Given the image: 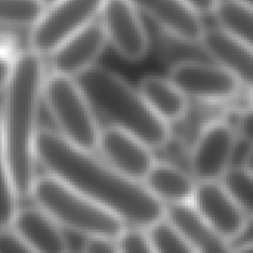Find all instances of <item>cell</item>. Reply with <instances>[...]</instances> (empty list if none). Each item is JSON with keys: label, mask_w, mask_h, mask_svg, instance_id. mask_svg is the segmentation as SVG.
Wrapping results in <instances>:
<instances>
[{"label": "cell", "mask_w": 253, "mask_h": 253, "mask_svg": "<svg viewBox=\"0 0 253 253\" xmlns=\"http://www.w3.org/2000/svg\"><path fill=\"white\" fill-rule=\"evenodd\" d=\"M42 101L64 139L83 150L96 151L101 133L98 117L74 77L58 73L44 76Z\"/></svg>", "instance_id": "obj_5"}, {"label": "cell", "mask_w": 253, "mask_h": 253, "mask_svg": "<svg viewBox=\"0 0 253 253\" xmlns=\"http://www.w3.org/2000/svg\"><path fill=\"white\" fill-rule=\"evenodd\" d=\"M197 43L215 64L236 76L243 86H252V44L221 30L219 27H205Z\"/></svg>", "instance_id": "obj_13"}, {"label": "cell", "mask_w": 253, "mask_h": 253, "mask_svg": "<svg viewBox=\"0 0 253 253\" xmlns=\"http://www.w3.org/2000/svg\"><path fill=\"white\" fill-rule=\"evenodd\" d=\"M99 18L107 43L120 56L129 61H139L148 53V33L141 13L129 0H105Z\"/></svg>", "instance_id": "obj_8"}, {"label": "cell", "mask_w": 253, "mask_h": 253, "mask_svg": "<svg viewBox=\"0 0 253 253\" xmlns=\"http://www.w3.org/2000/svg\"><path fill=\"white\" fill-rule=\"evenodd\" d=\"M237 135L227 122H212L199 133L190 156L196 181H218L231 165Z\"/></svg>", "instance_id": "obj_10"}, {"label": "cell", "mask_w": 253, "mask_h": 253, "mask_svg": "<svg viewBox=\"0 0 253 253\" xmlns=\"http://www.w3.org/2000/svg\"><path fill=\"white\" fill-rule=\"evenodd\" d=\"M142 184L153 197L165 206H169L191 202L197 181L191 173L172 163L154 162Z\"/></svg>", "instance_id": "obj_17"}, {"label": "cell", "mask_w": 253, "mask_h": 253, "mask_svg": "<svg viewBox=\"0 0 253 253\" xmlns=\"http://www.w3.org/2000/svg\"><path fill=\"white\" fill-rule=\"evenodd\" d=\"M187 6H190L193 10H196L199 15L203 13H212L218 0H182Z\"/></svg>", "instance_id": "obj_29"}, {"label": "cell", "mask_w": 253, "mask_h": 253, "mask_svg": "<svg viewBox=\"0 0 253 253\" xmlns=\"http://www.w3.org/2000/svg\"><path fill=\"white\" fill-rule=\"evenodd\" d=\"M139 13H145L176 40L197 43L205 25L202 15L182 0H129Z\"/></svg>", "instance_id": "obj_14"}, {"label": "cell", "mask_w": 253, "mask_h": 253, "mask_svg": "<svg viewBox=\"0 0 253 253\" xmlns=\"http://www.w3.org/2000/svg\"><path fill=\"white\" fill-rule=\"evenodd\" d=\"M151 252L159 253H193L190 245L184 240L176 227L162 216L145 227Z\"/></svg>", "instance_id": "obj_20"}, {"label": "cell", "mask_w": 253, "mask_h": 253, "mask_svg": "<svg viewBox=\"0 0 253 253\" xmlns=\"http://www.w3.org/2000/svg\"><path fill=\"white\" fill-rule=\"evenodd\" d=\"M245 1H249V3H252V0H245Z\"/></svg>", "instance_id": "obj_31"}, {"label": "cell", "mask_w": 253, "mask_h": 253, "mask_svg": "<svg viewBox=\"0 0 253 253\" xmlns=\"http://www.w3.org/2000/svg\"><path fill=\"white\" fill-rule=\"evenodd\" d=\"M193 206L227 243L251 225V216L219 181H197Z\"/></svg>", "instance_id": "obj_9"}, {"label": "cell", "mask_w": 253, "mask_h": 253, "mask_svg": "<svg viewBox=\"0 0 253 253\" xmlns=\"http://www.w3.org/2000/svg\"><path fill=\"white\" fill-rule=\"evenodd\" d=\"M44 76L43 56L31 49L19 50L3 90L0 130L18 200L30 197L37 176L36 141Z\"/></svg>", "instance_id": "obj_2"}, {"label": "cell", "mask_w": 253, "mask_h": 253, "mask_svg": "<svg viewBox=\"0 0 253 253\" xmlns=\"http://www.w3.org/2000/svg\"><path fill=\"white\" fill-rule=\"evenodd\" d=\"M107 46V37L99 19H95L67 37L50 53L52 73L76 77L96 64Z\"/></svg>", "instance_id": "obj_11"}, {"label": "cell", "mask_w": 253, "mask_h": 253, "mask_svg": "<svg viewBox=\"0 0 253 253\" xmlns=\"http://www.w3.org/2000/svg\"><path fill=\"white\" fill-rule=\"evenodd\" d=\"M105 0H58L44 6L30 28V49L44 56L67 37L98 19Z\"/></svg>", "instance_id": "obj_6"}, {"label": "cell", "mask_w": 253, "mask_h": 253, "mask_svg": "<svg viewBox=\"0 0 253 253\" xmlns=\"http://www.w3.org/2000/svg\"><path fill=\"white\" fill-rule=\"evenodd\" d=\"M36 157L46 173L113 212L126 225L148 227L165 216V205L153 197L142 182L127 178L104 159H98L93 151L68 142L56 130H39Z\"/></svg>", "instance_id": "obj_1"}, {"label": "cell", "mask_w": 253, "mask_h": 253, "mask_svg": "<svg viewBox=\"0 0 253 253\" xmlns=\"http://www.w3.org/2000/svg\"><path fill=\"white\" fill-rule=\"evenodd\" d=\"M0 253H31L21 236L10 227H0Z\"/></svg>", "instance_id": "obj_25"}, {"label": "cell", "mask_w": 253, "mask_h": 253, "mask_svg": "<svg viewBox=\"0 0 253 253\" xmlns=\"http://www.w3.org/2000/svg\"><path fill=\"white\" fill-rule=\"evenodd\" d=\"M18 52V37L10 31V28L0 27V55L15 56Z\"/></svg>", "instance_id": "obj_27"}, {"label": "cell", "mask_w": 253, "mask_h": 253, "mask_svg": "<svg viewBox=\"0 0 253 253\" xmlns=\"http://www.w3.org/2000/svg\"><path fill=\"white\" fill-rule=\"evenodd\" d=\"M116 249L123 253H151L145 227L126 225L116 237Z\"/></svg>", "instance_id": "obj_24"}, {"label": "cell", "mask_w": 253, "mask_h": 253, "mask_svg": "<svg viewBox=\"0 0 253 253\" xmlns=\"http://www.w3.org/2000/svg\"><path fill=\"white\" fill-rule=\"evenodd\" d=\"M13 58L15 56H7V55H0V92L4 90L10 74L13 68Z\"/></svg>", "instance_id": "obj_28"}, {"label": "cell", "mask_w": 253, "mask_h": 253, "mask_svg": "<svg viewBox=\"0 0 253 253\" xmlns=\"http://www.w3.org/2000/svg\"><path fill=\"white\" fill-rule=\"evenodd\" d=\"M96 150L108 165L139 182L156 162L153 150L144 141L114 126L101 129Z\"/></svg>", "instance_id": "obj_12"}, {"label": "cell", "mask_w": 253, "mask_h": 253, "mask_svg": "<svg viewBox=\"0 0 253 253\" xmlns=\"http://www.w3.org/2000/svg\"><path fill=\"white\" fill-rule=\"evenodd\" d=\"M40 1L43 3V6H49V4H52V3H55L58 0H40Z\"/></svg>", "instance_id": "obj_30"}, {"label": "cell", "mask_w": 253, "mask_h": 253, "mask_svg": "<svg viewBox=\"0 0 253 253\" xmlns=\"http://www.w3.org/2000/svg\"><path fill=\"white\" fill-rule=\"evenodd\" d=\"M10 227L21 236L31 253H62L70 249L62 227L37 205L18 208Z\"/></svg>", "instance_id": "obj_15"}, {"label": "cell", "mask_w": 253, "mask_h": 253, "mask_svg": "<svg viewBox=\"0 0 253 253\" xmlns=\"http://www.w3.org/2000/svg\"><path fill=\"white\" fill-rule=\"evenodd\" d=\"M169 79L188 99L205 102L230 99L240 92V87H248L215 62L181 61L170 68Z\"/></svg>", "instance_id": "obj_7"}, {"label": "cell", "mask_w": 253, "mask_h": 253, "mask_svg": "<svg viewBox=\"0 0 253 253\" xmlns=\"http://www.w3.org/2000/svg\"><path fill=\"white\" fill-rule=\"evenodd\" d=\"M212 13L215 15L221 30L252 44V3L245 0H218Z\"/></svg>", "instance_id": "obj_19"}, {"label": "cell", "mask_w": 253, "mask_h": 253, "mask_svg": "<svg viewBox=\"0 0 253 253\" xmlns=\"http://www.w3.org/2000/svg\"><path fill=\"white\" fill-rule=\"evenodd\" d=\"M225 191L249 213L252 215L253 178L252 169L245 166H228L218 179Z\"/></svg>", "instance_id": "obj_22"}, {"label": "cell", "mask_w": 253, "mask_h": 253, "mask_svg": "<svg viewBox=\"0 0 253 253\" xmlns=\"http://www.w3.org/2000/svg\"><path fill=\"white\" fill-rule=\"evenodd\" d=\"M18 209V196L13 188L7 156L0 130V227L10 225V221Z\"/></svg>", "instance_id": "obj_23"}, {"label": "cell", "mask_w": 253, "mask_h": 253, "mask_svg": "<svg viewBox=\"0 0 253 253\" xmlns=\"http://www.w3.org/2000/svg\"><path fill=\"white\" fill-rule=\"evenodd\" d=\"M150 108L169 126L181 120L188 110V98L169 77L147 76L138 86Z\"/></svg>", "instance_id": "obj_18"}, {"label": "cell", "mask_w": 253, "mask_h": 253, "mask_svg": "<svg viewBox=\"0 0 253 253\" xmlns=\"http://www.w3.org/2000/svg\"><path fill=\"white\" fill-rule=\"evenodd\" d=\"M74 79L96 117L105 119L108 126L139 138L151 150L162 148L169 142L170 126L150 108L139 89L117 73L95 64Z\"/></svg>", "instance_id": "obj_3"}, {"label": "cell", "mask_w": 253, "mask_h": 253, "mask_svg": "<svg viewBox=\"0 0 253 253\" xmlns=\"http://www.w3.org/2000/svg\"><path fill=\"white\" fill-rule=\"evenodd\" d=\"M43 9L40 0H0V27L31 28Z\"/></svg>", "instance_id": "obj_21"}, {"label": "cell", "mask_w": 253, "mask_h": 253, "mask_svg": "<svg viewBox=\"0 0 253 253\" xmlns=\"http://www.w3.org/2000/svg\"><path fill=\"white\" fill-rule=\"evenodd\" d=\"M30 199L62 228L83 237L99 236L116 240L126 227L117 215L50 173L36 176Z\"/></svg>", "instance_id": "obj_4"}, {"label": "cell", "mask_w": 253, "mask_h": 253, "mask_svg": "<svg viewBox=\"0 0 253 253\" xmlns=\"http://www.w3.org/2000/svg\"><path fill=\"white\" fill-rule=\"evenodd\" d=\"M83 252L86 253H116V242L108 237H84L83 243Z\"/></svg>", "instance_id": "obj_26"}, {"label": "cell", "mask_w": 253, "mask_h": 253, "mask_svg": "<svg viewBox=\"0 0 253 253\" xmlns=\"http://www.w3.org/2000/svg\"><path fill=\"white\" fill-rule=\"evenodd\" d=\"M165 216L176 227L193 253L228 252V243L199 213L191 202L165 206Z\"/></svg>", "instance_id": "obj_16"}]
</instances>
